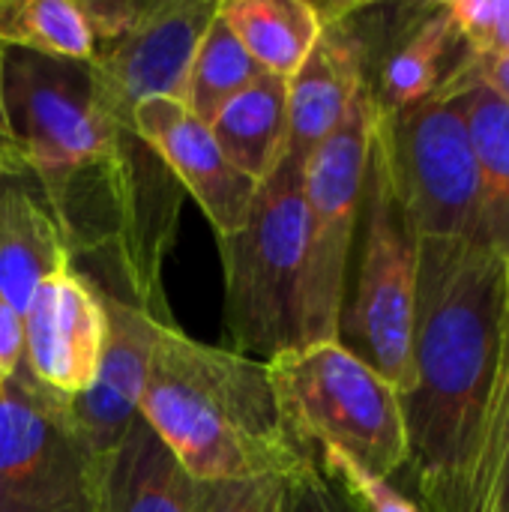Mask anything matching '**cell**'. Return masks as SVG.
I'll return each instance as SVG.
<instances>
[{"label":"cell","instance_id":"1","mask_svg":"<svg viewBox=\"0 0 509 512\" xmlns=\"http://www.w3.org/2000/svg\"><path fill=\"white\" fill-rule=\"evenodd\" d=\"M423 512H480L509 432V264L420 240L411 390L399 396Z\"/></svg>","mask_w":509,"mask_h":512},{"label":"cell","instance_id":"2","mask_svg":"<svg viewBox=\"0 0 509 512\" xmlns=\"http://www.w3.org/2000/svg\"><path fill=\"white\" fill-rule=\"evenodd\" d=\"M138 414L195 483L291 477L306 462L282 426L267 363L162 327Z\"/></svg>","mask_w":509,"mask_h":512},{"label":"cell","instance_id":"3","mask_svg":"<svg viewBox=\"0 0 509 512\" xmlns=\"http://www.w3.org/2000/svg\"><path fill=\"white\" fill-rule=\"evenodd\" d=\"M417 276L420 237L375 120L336 342L387 378L399 396L411 390Z\"/></svg>","mask_w":509,"mask_h":512},{"label":"cell","instance_id":"4","mask_svg":"<svg viewBox=\"0 0 509 512\" xmlns=\"http://www.w3.org/2000/svg\"><path fill=\"white\" fill-rule=\"evenodd\" d=\"M306 162L282 156L258 183L246 222L216 237L225 279L231 351L273 360L300 348V282L306 261Z\"/></svg>","mask_w":509,"mask_h":512},{"label":"cell","instance_id":"5","mask_svg":"<svg viewBox=\"0 0 509 512\" xmlns=\"http://www.w3.org/2000/svg\"><path fill=\"white\" fill-rule=\"evenodd\" d=\"M267 372L282 426L306 456L336 450L387 480L408 465L399 390L336 339L291 348Z\"/></svg>","mask_w":509,"mask_h":512},{"label":"cell","instance_id":"6","mask_svg":"<svg viewBox=\"0 0 509 512\" xmlns=\"http://www.w3.org/2000/svg\"><path fill=\"white\" fill-rule=\"evenodd\" d=\"M375 120L378 105L366 84L351 102L339 129L306 159V261L300 282V348L336 339Z\"/></svg>","mask_w":509,"mask_h":512},{"label":"cell","instance_id":"7","mask_svg":"<svg viewBox=\"0 0 509 512\" xmlns=\"http://www.w3.org/2000/svg\"><path fill=\"white\" fill-rule=\"evenodd\" d=\"M0 102L9 135L42 192L105 156L120 129L96 105L90 63L81 60L3 48Z\"/></svg>","mask_w":509,"mask_h":512},{"label":"cell","instance_id":"8","mask_svg":"<svg viewBox=\"0 0 509 512\" xmlns=\"http://www.w3.org/2000/svg\"><path fill=\"white\" fill-rule=\"evenodd\" d=\"M378 129L420 240L480 243V174L468 117L453 93L381 114Z\"/></svg>","mask_w":509,"mask_h":512},{"label":"cell","instance_id":"9","mask_svg":"<svg viewBox=\"0 0 509 512\" xmlns=\"http://www.w3.org/2000/svg\"><path fill=\"white\" fill-rule=\"evenodd\" d=\"M102 462L63 414V396L24 366L0 381V512H99Z\"/></svg>","mask_w":509,"mask_h":512},{"label":"cell","instance_id":"10","mask_svg":"<svg viewBox=\"0 0 509 512\" xmlns=\"http://www.w3.org/2000/svg\"><path fill=\"white\" fill-rule=\"evenodd\" d=\"M219 12V0H150L141 21L90 60L96 105L117 126H135L141 102L183 99L192 57Z\"/></svg>","mask_w":509,"mask_h":512},{"label":"cell","instance_id":"11","mask_svg":"<svg viewBox=\"0 0 509 512\" xmlns=\"http://www.w3.org/2000/svg\"><path fill=\"white\" fill-rule=\"evenodd\" d=\"M321 36L294 78H288L285 153L306 162L345 120L366 87L369 3H318Z\"/></svg>","mask_w":509,"mask_h":512},{"label":"cell","instance_id":"12","mask_svg":"<svg viewBox=\"0 0 509 512\" xmlns=\"http://www.w3.org/2000/svg\"><path fill=\"white\" fill-rule=\"evenodd\" d=\"M462 54L447 3H369L366 84L381 114H399L435 96Z\"/></svg>","mask_w":509,"mask_h":512},{"label":"cell","instance_id":"13","mask_svg":"<svg viewBox=\"0 0 509 512\" xmlns=\"http://www.w3.org/2000/svg\"><path fill=\"white\" fill-rule=\"evenodd\" d=\"M102 294L75 270L48 279L24 312V372L57 396L90 390L105 345Z\"/></svg>","mask_w":509,"mask_h":512},{"label":"cell","instance_id":"14","mask_svg":"<svg viewBox=\"0 0 509 512\" xmlns=\"http://www.w3.org/2000/svg\"><path fill=\"white\" fill-rule=\"evenodd\" d=\"M135 132L147 141L186 195L195 198L216 237L234 234L255 201L258 183L237 171L222 153L210 123L198 120L180 99L156 96L135 108Z\"/></svg>","mask_w":509,"mask_h":512},{"label":"cell","instance_id":"15","mask_svg":"<svg viewBox=\"0 0 509 512\" xmlns=\"http://www.w3.org/2000/svg\"><path fill=\"white\" fill-rule=\"evenodd\" d=\"M102 294V291H99ZM105 306V345L99 372L81 396H63V414L84 447L102 462L138 417L156 336L165 324L150 318L132 303L102 294ZM177 327V324H174Z\"/></svg>","mask_w":509,"mask_h":512},{"label":"cell","instance_id":"16","mask_svg":"<svg viewBox=\"0 0 509 512\" xmlns=\"http://www.w3.org/2000/svg\"><path fill=\"white\" fill-rule=\"evenodd\" d=\"M99 512H198V483L141 414L102 459Z\"/></svg>","mask_w":509,"mask_h":512},{"label":"cell","instance_id":"17","mask_svg":"<svg viewBox=\"0 0 509 512\" xmlns=\"http://www.w3.org/2000/svg\"><path fill=\"white\" fill-rule=\"evenodd\" d=\"M69 249L42 201L21 180L0 183V297L24 318L33 294L69 273Z\"/></svg>","mask_w":509,"mask_h":512},{"label":"cell","instance_id":"18","mask_svg":"<svg viewBox=\"0 0 509 512\" xmlns=\"http://www.w3.org/2000/svg\"><path fill=\"white\" fill-rule=\"evenodd\" d=\"M438 93H453L465 108L480 174V243L509 264V105L456 72Z\"/></svg>","mask_w":509,"mask_h":512},{"label":"cell","instance_id":"19","mask_svg":"<svg viewBox=\"0 0 509 512\" xmlns=\"http://www.w3.org/2000/svg\"><path fill=\"white\" fill-rule=\"evenodd\" d=\"M210 129L231 165L261 183L285 153L288 78L264 72L222 105Z\"/></svg>","mask_w":509,"mask_h":512},{"label":"cell","instance_id":"20","mask_svg":"<svg viewBox=\"0 0 509 512\" xmlns=\"http://www.w3.org/2000/svg\"><path fill=\"white\" fill-rule=\"evenodd\" d=\"M219 15L252 60L279 78H294L321 36V6L309 0H225Z\"/></svg>","mask_w":509,"mask_h":512},{"label":"cell","instance_id":"21","mask_svg":"<svg viewBox=\"0 0 509 512\" xmlns=\"http://www.w3.org/2000/svg\"><path fill=\"white\" fill-rule=\"evenodd\" d=\"M0 48L90 63L93 30L78 0H0Z\"/></svg>","mask_w":509,"mask_h":512},{"label":"cell","instance_id":"22","mask_svg":"<svg viewBox=\"0 0 509 512\" xmlns=\"http://www.w3.org/2000/svg\"><path fill=\"white\" fill-rule=\"evenodd\" d=\"M261 75L264 69L252 60V54L225 24V18L216 12V18L210 21L207 33L198 42L180 102L198 120L210 123L228 99H234Z\"/></svg>","mask_w":509,"mask_h":512},{"label":"cell","instance_id":"23","mask_svg":"<svg viewBox=\"0 0 509 512\" xmlns=\"http://www.w3.org/2000/svg\"><path fill=\"white\" fill-rule=\"evenodd\" d=\"M318 468L351 498L357 512H423L405 492H399L387 477H378L336 450L315 453Z\"/></svg>","mask_w":509,"mask_h":512},{"label":"cell","instance_id":"24","mask_svg":"<svg viewBox=\"0 0 509 512\" xmlns=\"http://www.w3.org/2000/svg\"><path fill=\"white\" fill-rule=\"evenodd\" d=\"M456 33L474 57H509V0H450Z\"/></svg>","mask_w":509,"mask_h":512},{"label":"cell","instance_id":"25","mask_svg":"<svg viewBox=\"0 0 509 512\" xmlns=\"http://www.w3.org/2000/svg\"><path fill=\"white\" fill-rule=\"evenodd\" d=\"M288 477L198 483V512H285Z\"/></svg>","mask_w":509,"mask_h":512},{"label":"cell","instance_id":"26","mask_svg":"<svg viewBox=\"0 0 509 512\" xmlns=\"http://www.w3.org/2000/svg\"><path fill=\"white\" fill-rule=\"evenodd\" d=\"M285 512H357V507L318 468V462H306L300 471L288 477Z\"/></svg>","mask_w":509,"mask_h":512},{"label":"cell","instance_id":"27","mask_svg":"<svg viewBox=\"0 0 509 512\" xmlns=\"http://www.w3.org/2000/svg\"><path fill=\"white\" fill-rule=\"evenodd\" d=\"M78 6L93 30L96 48H105L141 21L150 0H78Z\"/></svg>","mask_w":509,"mask_h":512},{"label":"cell","instance_id":"28","mask_svg":"<svg viewBox=\"0 0 509 512\" xmlns=\"http://www.w3.org/2000/svg\"><path fill=\"white\" fill-rule=\"evenodd\" d=\"M453 72L489 87L509 105V57H474L465 51L462 60L453 66Z\"/></svg>","mask_w":509,"mask_h":512},{"label":"cell","instance_id":"29","mask_svg":"<svg viewBox=\"0 0 509 512\" xmlns=\"http://www.w3.org/2000/svg\"><path fill=\"white\" fill-rule=\"evenodd\" d=\"M24 360V318L0 297V381L12 378Z\"/></svg>","mask_w":509,"mask_h":512},{"label":"cell","instance_id":"30","mask_svg":"<svg viewBox=\"0 0 509 512\" xmlns=\"http://www.w3.org/2000/svg\"><path fill=\"white\" fill-rule=\"evenodd\" d=\"M480 512H509V432L507 441H504V450H501V459H498V468H495V477L489 483V492H486V501H483V510Z\"/></svg>","mask_w":509,"mask_h":512},{"label":"cell","instance_id":"31","mask_svg":"<svg viewBox=\"0 0 509 512\" xmlns=\"http://www.w3.org/2000/svg\"><path fill=\"white\" fill-rule=\"evenodd\" d=\"M30 171L24 165L21 156H9V153H0V183L3 180H27Z\"/></svg>","mask_w":509,"mask_h":512},{"label":"cell","instance_id":"32","mask_svg":"<svg viewBox=\"0 0 509 512\" xmlns=\"http://www.w3.org/2000/svg\"><path fill=\"white\" fill-rule=\"evenodd\" d=\"M0 54H3V48H0ZM0 153H9V156H21L18 153V147H15V141H12V135H9V126H6V114H3V102H0ZM24 159V156H21Z\"/></svg>","mask_w":509,"mask_h":512}]
</instances>
